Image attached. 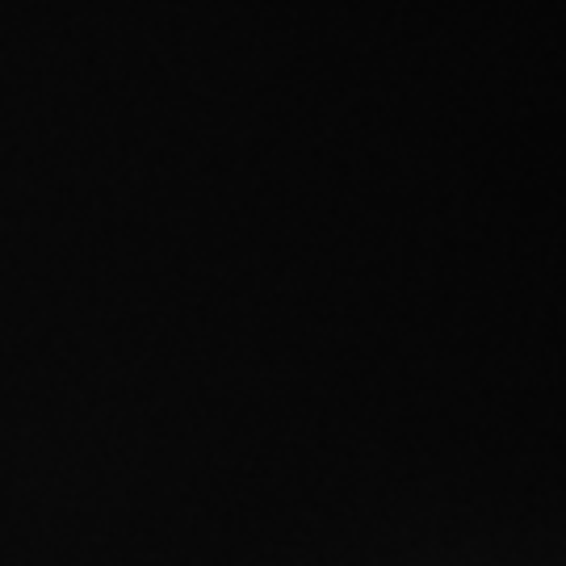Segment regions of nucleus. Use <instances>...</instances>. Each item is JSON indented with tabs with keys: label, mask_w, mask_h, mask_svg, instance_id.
I'll return each mask as SVG.
<instances>
[]
</instances>
